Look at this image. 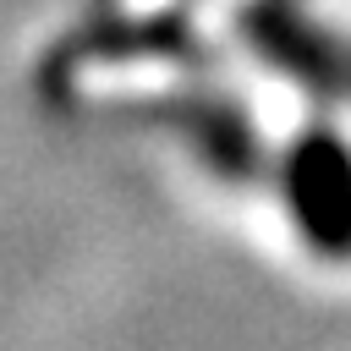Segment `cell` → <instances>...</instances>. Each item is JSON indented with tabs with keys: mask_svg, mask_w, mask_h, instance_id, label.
I'll return each instance as SVG.
<instances>
[{
	"mask_svg": "<svg viewBox=\"0 0 351 351\" xmlns=\"http://www.w3.org/2000/svg\"><path fill=\"white\" fill-rule=\"evenodd\" d=\"M351 165H346V148L335 132H302L285 154V203H291V219L296 230L324 252V258H340L346 247V203H351Z\"/></svg>",
	"mask_w": 351,
	"mask_h": 351,
	"instance_id": "6da1fadb",
	"label": "cell"
},
{
	"mask_svg": "<svg viewBox=\"0 0 351 351\" xmlns=\"http://www.w3.org/2000/svg\"><path fill=\"white\" fill-rule=\"evenodd\" d=\"M143 115L186 132L192 148L225 176H252L258 170V137H252L247 115L236 104H225V99H165V104H154Z\"/></svg>",
	"mask_w": 351,
	"mask_h": 351,
	"instance_id": "3957f363",
	"label": "cell"
},
{
	"mask_svg": "<svg viewBox=\"0 0 351 351\" xmlns=\"http://www.w3.org/2000/svg\"><path fill=\"white\" fill-rule=\"evenodd\" d=\"M236 27H241V38L252 44V55L258 60H274L280 71H291V77H302V82H313L324 99L329 93H340V82H346V66H340V49H335V38H324L291 0H247L241 5V16H236Z\"/></svg>",
	"mask_w": 351,
	"mask_h": 351,
	"instance_id": "7a4b0ae2",
	"label": "cell"
},
{
	"mask_svg": "<svg viewBox=\"0 0 351 351\" xmlns=\"http://www.w3.org/2000/svg\"><path fill=\"white\" fill-rule=\"evenodd\" d=\"M77 60H176L203 66V44L186 22V11H159L148 22H104L77 44Z\"/></svg>",
	"mask_w": 351,
	"mask_h": 351,
	"instance_id": "277c9868",
	"label": "cell"
}]
</instances>
